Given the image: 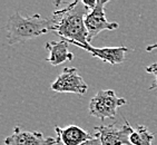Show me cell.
Wrapping results in <instances>:
<instances>
[{
    "mask_svg": "<svg viewBox=\"0 0 157 145\" xmlns=\"http://www.w3.org/2000/svg\"><path fill=\"white\" fill-rule=\"evenodd\" d=\"M154 134L151 133L144 125H138L130 135V145H151Z\"/></svg>",
    "mask_w": 157,
    "mask_h": 145,
    "instance_id": "11",
    "label": "cell"
},
{
    "mask_svg": "<svg viewBox=\"0 0 157 145\" xmlns=\"http://www.w3.org/2000/svg\"><path fill=\"white\" fill-rule=\"evenodd\" d=\"M6 145H56L57 139L46 137L41 132H30L16 126L11 135L5 139Z\"/></svg>",
    "mask_w": 157,
    "mask_h": 145,
    "instance_id": "7",
    "label": "cell"
},
{
    "mask_svg": "<svg viewBox=\"0 0 157 145\" xmlns=\"http://www.w3.org/2000/svg\"><path fill=\"white\" fill-rule=\"evenodd\" d=\"M155 49H157V44H153V45H149L146 47L147 52H151V50H155Z\"/></svg>",
    "mask_w": 157,
    "mask_h": 145,
    "instance_id": "14",
    "label": "cell"
},
{
    "mask_svg": "<svg viewBox=\"0 0 157 145\" xmlns=\"http://www.w3.org/2000/svg\"><path fill=\"white\" fill-rule=\"evenodd\" d=\"M146 72H149V74H154V75H155V80L151 83V85L148 87V91L157 89V63L151 64V66L146 67Z\"/></svg>",
    "mask_w": 157,
    "mask_h": 145,
    "instance_id": "12",
    "label": "cell"
},
{
    "mask_svg": "<svg viewBox=\"0 0 157 145\" xmlns=\"http://www.w3.org/2000/svg\"><path fill=\"white\" fill-rule=\"evenodd\" d=\"M101 145H130V135L134 132V128L130 126L127 120H125V124L121 127L112 125H100L95 127Z\"/></svg>",
    "mask_w": 157,
    "mask_h": 145,
    "instance_id": "6",
    "label": "cell"
},
{
    "mask_svg": "<svg viewBox=\"0 0 157 145\" xmlns=\"http://www.w3.org/2000/svg\"><path fill=\"white\" fill-rule=\"evenodd\" d=\"M52 89L57 93H73L84 95L88 89V85L78 74L77 68L66 67L52 84Z\"/></svg>",
    "mask_w": 157,
    "mask_h": 145,
    "instance_id": "5",
    "label": "cell"
},
{
    "mask_svg": "<svg viewBox=\"0 0 157 145\" xmlns=\"http://www.w3.org/2000/svg\"><path fill=\"white\" fill-rule=\"evenodd\" d=\"M88 11L89 10L82 1L67 3L66 7L56 10L52 15L55 20L52 31L68 42L90 45L88 42V31L85 25V17Z\"/></svg>",
    "mask_w": 157,
    "mask_h": 145,
    "instance_id": "1",
    "label": "cell"
},
{
    "mask_svg": "<svg viewBox=\"0 0 157 145\" xmlns=\"http://www.w3.org/2000/svg\"><path fill=\"white\" fill-rule=\"evenodd\" d=\"M71 45H75L82 49H85L91 54L93 57H96L100 61L108 63L110 65L121 64L125 61V54L129 52V49L121 46V47H106V48H96L90 45H82L78 42H69Z\"/></svg>",
    "mask_w": 157,
    "mask_h": 145,
    "instance_id": "8",
    "label": "cell"
},
{
    "mask_svg": "<svg viewBox=\"0 0 157 145\" xmlns=\"http://www.w3.org/2000/svg\"><path fill=\"white\" fill-rule=\"evenodd\" d=\"M69 42L65 39L59 41H48L45 45L46 49L49 52V57L46 61L50 63L52 66L61 65L65 61H69L74 59V54L68 49Z\"/></svg>",
    "mask_w": 157,
    "mask_h": 145,
    "instance_id": "10",
    "label": "cell"
},
{
    "mask_svg": "<svg viewBox=\"0 0 157 145\" xmlns=\"http://www.w3.org/2000/svg\"><path fill=\"white\" fill-rule=\"evenodd\" d=\"M55 131L57 133V144L56 145H82V143L95 137V135L82 130V127L75 124L69 125L65 128L56 125Z\"/></svg>",
    "mask_w": 157,
    "mask_h": 145,
    "instance_id": "9",
    "label": "cell"
},
{
    "mask_svg": "<svg viewBox=\"0 0 157 145\" xmlns=\"http://www.w3.org/2000/svg\"><path fill=\"white\" fill-rule=\"evenodd\" d=\"M82 145H101V141H100L98 133L95 134L94 139H89V141H87V142L82 143Z\"/></svg>",
    "mask_w": 157,
    "mask_h": 145,
    "instance_id": "13",
    "label": "cell"
},
{
    "mask_svg": "<svg viewBox=\"0 0 157 145\" xmlns=\"http://www.w3.org/2000/svg\"><path fill=\"white\" fill-rule=\"evenodd\" d=\"M127 100L124 97H118L115 92L112 89L98 91L89 103V114L91 116L100 118L104 121L105 118L114 120L117 115L118 107L126 105Z\"/></svg>",
    "mask_w": 157,
    "mask_h": 145,
    "instance_id": "3",
    "label": "cell"
},
{
    "mask_svg": "<svg viewBox=\"0 0 157 145\" xmlns=\"http://www.w3.org/2000/svg\"><path fill=\"white\" fill-rule=\"evenodd\" d=\"M54 26L55 20L52 16L44 18L38 14H35L33 16L24 17L20 12L17 11L10 16L6 25L8 45L24 44L27 40L52 31Z\"/></svg>",
    "mask_w": 157,
    "mask_h": 145,
    "instance_id": "2",
    "label": "cell"
},
{
    "mask_svg": "<svg viewBox=\"0 0 157 145\" xmlns=\"http://www.w3.org/2000/svg\"><path fill=\"white\" fill-rule=\"evenodd\" d=\"M109 2V0H97L96 6L87 12L85 17V25L88 31V42L90 44L91 40L99 33L104 30H114L119 27L117 22L108 21L105 15V6Z\"/></svg>",
    "mask_w": 157,
    "mask_h": 145,
    "instance_id": "4",
    "label": "cell"
}]
</instances>
